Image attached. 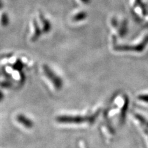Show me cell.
Wrapping results in <instances>:
<instances>
[{
    "mask_svg": "<svg viewBox=\"0 0 148 148\" xmlns=\"http://www.w3.org/2000/svg\"><path fill=\"white\" fill-rule=\"evenodd\" d=\"M135 116H136V119H137L138 120H140V121L141 123H143V124L146 125V126H148V123H147V122L146 121V120H145L144 118H143V117L141 116V115H138V114H136V115H135Z\"/></svg>",
    "mask_w": 148,
    "mask_h": 148,
    "instance_id": "cell-9",
    "label": "cell"
},
{
    "mask_svg": "<svg viewBox=\"0 0 148 148\" xmlns=\"http://www.w3.org/2000/svg\"><path fill=\"white\" fill-rule=\"evenodd\" d=\"M127 27V24H126V22H123V24H122L121 27H120V30H119V34L121 36H123L125 33V31H126V27Z\"/></svg>",
    "mask_w": 148,
    "mask_h": 148,
    "instance_id": "cell-8",
    "label": "cell"
},
{
    "mask_svg": "<svg viewBox=\"0 0 148 148\" xmlns=\"http://www.w3.org/2000/svg\"><path fill=\"white\" fill-rule=\"evenodd\" d=\"M17 121L22 125L27 128H32L34 126V123L32 120L24 114H18L16 117Z\"/></svg>",
    "mask_w": 148,
    "mask_h": 148,
    "instance_id": "cell-3",
    "label": "cell"
},
{
    "mask_svg": "<svg viewBox=\"0 0 148 148\" xmlns=\"http://www.w3.org/2000/svg\"><path fill=\"white\" fill-rule=\"evenodd\" d=\"M81 1L85 4H88L91 2V0H81Z\"/></svg>",
    "mask_w": 148,
    "mask_h": 148,
    "instance_id": "cell-12",
    "label": "cell"
},
{
    "mask_svg": "<svg viewBox=\"0 0 148 148\" xmlns=\"http://www.w3.org/2000/svg\"><path fill=\"white\" fill-rule=\"evenodd\" d=\"M111 23H112V25L113 27H116L117 26V21L115 18H112V21H111Z\"/></svg>",
    "mask_w": 148,
    "mask_h": 148,
    "instance_id": "cell-11",
    "label": "cell"
},
{
    "mask_svg": "<svg viewBox=\"0 0 148 148\" xmlns=\"http://www.w3.org/2000/svg\"><path fill=\"white\" fill-rule=\"evenodd\" d=\"M93 120V117L82 116V115H60L56 117V120L59 123H81L83 122H90Z\"/></svg>",
    "mask_w": 148,
    "mask_h": 148,
    "instance_id": "cell-1",
    "label": "cell"
},
{
    "mask_svg": "<svg viewBox=\"0 0 148 148\" xmlns=\"http://www.w3.org/2000/svg\"><path fill=\"white\" fill-rule=\"evenodd\" d=\"M43 70L46 77L51 82L56 88L57 90H61L63 86V82L61 78L54 73L47 65H44L43 66Z\"/></svg>",
    "mask_w": 148,
    "mask_h": 148,
    "instance_id": "cell-2",
    "label": "cell"
},
{
    "mask_svg": "<svg viewBox=\"0 0 148 148\" xmlns=\"http://www.w3.org/2000/svg\"><path fill=\"white\" fill-rule=\"evenodd\" d=\"M1 23L3 26L5 27L7 26L8 24H9V18L6 13L3 14L2 17H1Z\"/></svg>",
    "mask_w": 148,
    "mask_h": 148,
    "instance_id": "cell-7",
    "label": "cell"
},
{
    "mask_svg": "<svg viewBox=\"0 0 148 148\" xmlns=\"http://www.w3.org/2000/svg\"><path fill=\"white\" fill-rule=\"evenodd\" d=\"M87 17V14L86 12H80L74 16L72 18V21L74 22H78L83 21Z\"/></svg>",
    "mask_w": 148,
    "mask_h": 148,
    "instance_id": "cell-6",
    "label": "cell"
},
{
    "mask_svg": "<svg viewBox=\"0 0 148 148\" xmlns=\"http://www.w3.org/2000/svg\"><path fill=\"white\" fill-rule=\"evenodd\" d=\"M40 17L41 20V22L43 23V31L45 32V33H48L49 31H50V29H51L50 22L43 16L42 14H40Z\"/></svg>",
    "mask_w": 148,
    "mask_h": 148,
    "instance_id": "cell-5",
    "label": "cell"
},
{
    "mask_svg": "<svg viewBox=\"0 0 148 148\" xmlns=\"http://www.w3.org/2000/svg\"><path fill=\"white\" fill-rule=\"evenodd\" d=\"M138 98L141 101L148 103V95H140L138 97Z\"/></svg>",
    "mask_w": 148,
    "mask_h": 148,
    "instance_id": "cell-10",
    "label": "cell"
},
{
    "mask_svg": "<svg viewBox=\"0 0 148 148\" xmlns=\"http://www.w3.org/2000/svg\"><path fill=\"white\" fill-rule=\"evenodd\" d=\"M34 26L35 28V33L33 36L31 38V40L32 41H33V42H35V41H36L37 40H38L39 37L40 36L41 34V30H40L38 23H37L35 19H34Z\"/></svg>",
    "mask_w": 148,
    "mask_h": 148,
    "instance_id": "cell-4",
    "label": "cell"
}]
</instances>
